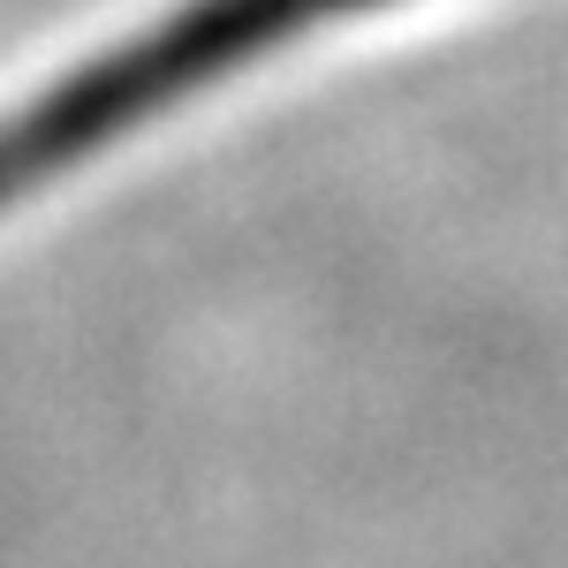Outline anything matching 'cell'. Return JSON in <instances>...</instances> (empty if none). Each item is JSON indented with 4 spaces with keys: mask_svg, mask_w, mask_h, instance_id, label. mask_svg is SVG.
Instances as JSON below:
<instances>
[{
    "mask_svg": "<svg viewBox=\"0 0 568 568\" xmlns=\"http://www.w3.org/2000/svg\"><path fill=\"white\" fill-rule=\"evenodd\" d=\"M409 0H130L0 84V235Z\"/></svg>",
    "mask_w": 568,
    "mask_h": 568,
    "instance_id": "obj_1",
    "label": "cell"
}]
</instances>
